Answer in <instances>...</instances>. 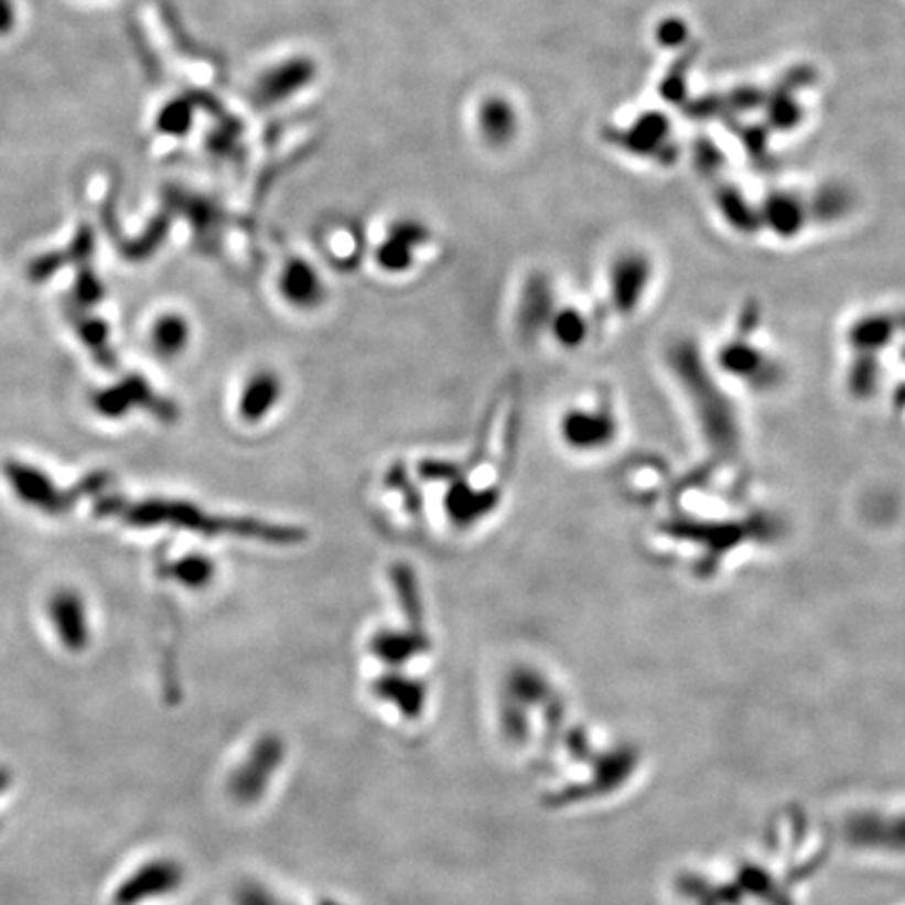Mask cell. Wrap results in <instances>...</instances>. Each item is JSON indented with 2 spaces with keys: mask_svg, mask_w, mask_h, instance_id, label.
Segmentation results:
<instances>
[{
  "mask_svg": "<svg viewBox=\"0 0 905 905\" xmlns=\"http://www.w3.org/2000/svg\"><path fill=\"white\" fill-rule=\"evenodd\" d=\"M497 504L495 491L474 493L470 486L455 485L446 495V509L457 525H472L483 518Z\"/></svg>",
  "mask_w": 905,
  "mask_h": 905,
  "instance_id": "7",
  "label": "cell"
},
{
  "mask_svg": "<svg viewBox=\"0 0 905 905\" xmlns=\"http://www.w3.org/2000/svg\"><path fill=\"white\" fill-rule=\"evenodd\" d=\"M281 292L295 306H315L321 300V279L304 260H292L281 274Z\"/></svg>",
  "mask_w": 905,
  "mask_h": 905,
  "instance_id": "5",
  "label": "cell"
},
{
  "mask_svg": "<svg viewBox=\"0 0 905 905\" xmlns=\"http://www.w3.org/2000/svg\"><path fill=\"white\" fill-rule=\"evenodd\" d=\"M478 132L491 146H506L516 130V116L506 99L488 97L483 99L476 111Z\"/></svg>",
  "mask_w": 905,
  "mask_h": 905,
  "instance_id": "4",
  "label": "cell"
},
{
  "mask_svg": "<svg viewBox=\"0 0 905 905\" xmlns=\"http://www.w3.org/2000/svg\"><path fill=\"white\" fill-rule=\"evenodd\" d=\"M315 78V65L304 57H292L288 62L269 67L258 80V99L269 104H281L300 93Z\"/></svg>",
  "mask_w": 905,
  "mask_h": 905,
  "instance_id": "3",
  "label": "cell"
},
{
  "mask_svg": "<svg viewBox=\"0 0 905 905\" xmlns=\"http://www.w3.org/2000/svg\"><path fill=\"white\" fill-rule=\"evenodd\" d=\"M279 397V381L271 374H260L248 384L241 397V416L248 421H258Z\"/></svg>",
  "mask_w": 905,
  "mask_h": 905,
  "instance_id": "8",
  "label": "cell"
},
{
  "mask_svg": "<svg viewBox=\"0 0 905 905\" xmlns=\"http://www.w3.org/2000/svg\"><path fill=\"white\" fill-rule=\"evenodd\" d=\"M378 690L384 698L388 696V698H397L399 702H402L400 707L407 713H416L418 709H421V690L416 683L400 681V679H381Z\"/></svg>",
  "mask_w": 905,
  "mask_h": 905,
  "instance_id": "13",
  "label": "cell"
},
{
  "mask_svg": "<svg viewBox=\"0 0 905 905\" xmlns=\"http://www.w3.org/2000/svg\"><path fill=\"white\" fill-rule=\"evenodd\" d=\"M15 23V13H13V2L11 0H0V34L9 32Z\"/></svg>",
  "mask_w": 905,
  "mask_h": 905,
  "instance_id": "17",
  "label": "cell"
},
{
  "mask_svg": "<svg viewBox=\"0 0 905 905\" xmlns=\"http://www.w3.org/2000/svg\"><path fill=\"white\" fill-rule=\"evenodd\" d=\"M260 761H262V769H267V765H274L277 761H279V755H281V748H279V744L274 742V740H269V742H265L260 748ZM269 774H265V772H254V774H241L239 776V782H237V788L239 790H244L246 793V797L250 799L254 797L258 790H260V782H265Z\"/></svg>",
  "mask_w": 905,
  "mask_h": 905,
  "instance_id": "14",
  "label": "cell"
},
{
  "mask_svg": "<svg viewBox=\"0 0 905 905\" xmlns=\"http://www.w3.org/2000/svg\"><path fill=\"white\" fill-rule=\"evenodd\" d=\"M425 239V231L416 223H400L397 225L390 239L378 250L379 265L386 271H405L411 265V248L420 246Z\"/></svg>",
  "mask_w": 905,
  "mask_h": 905,
  "instance_id": "6",
  "label": "cell"
},
{
  "mask_svg": "<svg viewBox=\"0 0 905 905\" xmlns=\"http://www.w3.org/2000/svg\"><path fill=\"white\" fill-rule=\"evenodd\" d=\"M425 648V639L421 633L416 635H400V633H384L374 642V653L388 662H405L413 654Z\"/></svg>",
  "mask_w": 905,
  "mask_h": 905,
  "instance_id": "10",
  "label": "cell"
},
{
  "mask_svg": "<svg viewBox=\"0 0 905 905\" xmlns=\"http://www.w3.org/2000/svg\"><path fill=\"white\" fill-rule=\"evenodd\" d=\"M190 327L187 321L179 315L160 316V321L153 325L151 342L153 348L160 357H174L187 346Z\"/></svg>",
  "mask_w": 905,
  "mask_h": 905,
  "instance_id": "9",
  "label": "cell"
},
{
  "mask_svg": "<svg viewBox=\"0 0 905 905\" xmlns=\"http://www.w3.org/2000/svg\"><path fill=\"white\" fill-rule=\"evenodd\" d=\"M46 612L49 623L53 625L65 650L83 653L90 642V623L83 595L74 590L55 591L49 597Z\"/></svg>",
  "mask_w": 905,
  "mask_h": 905,
  "instance_id": "2",
  "label": "cell"
},
{
  "mask_svg": "<svg viewBox=\"0 0 905 905\" xmlns=\"http://www.w3.org/2000/svg\"><path fill=\"white\" fill-rule=\"evenodd\" d=\"M191 118H193V114H191L190 104L183 101V99H176V101H172L162 109V114L158 118V127L162 132L181 137L191 127Z\"/></svg>",
  "mask_w": 905,
  "mask_h": 905,
  "instance_id": "15",
  "label": "cell"
},
{
  "mask_svg": "<svg viewBox=\"0 0 905 905\" xmlns=\"http://www.w3.org/2000/svg\"><path fill=\"white\" fill-rule=\"evenodd\" d=\"M392 577H395V585L399 591L402 608L407 612V616L411 618V623L416 625V629H418V627H421V604L413 572L407 567H397L392 572Z\"/></svg>",
  "mask_w": 905,
  "mask_h": 905,
  "instance_id": "12",
  "label": "cell"
},
{
  "mask_svg": "<svg viewBox=\"0 0 905 905\" xmlns=\"http://www.w3.org/2000/svg\"><path fill=\"white\" fill-rule=\"evenodd\" d=\"M556 332H558V337H560L562 342H567V344L579 342V340H581V332H583L581 319L577 315H572V313H564V315L556 321Z\"/></svg>",
  "mask_w": 905,
  "mask_h": 905,
  "instance_id": "16",
  "label": "cell"
},
{
  "mask_svg": "<svg viewBox=\"0 0 905 905\" xmlns=\"http://www.w3.org/2000/svg\"><path fill=\"white\" fill-rule=\"evenodd\" d=\"M183 883V870L179 863L158 860L141 865L125 883L114 891L111 904L141 905L149 899H158L174 893Z\"/></svg>",
  "mask_w": 905,
  "mask_h": 905,
  "instance_id": "1",
  "label": "cell"
},
{
  "mask_svg": "<svg viewBox=\"0 0 905 905\" xmlns=\"http://www.w3.org/2000/svg\"><path fill=\"white\" fill-rule=\"evenodd\" d=\"M212 572H214V567H212L211 560H208V558H200V556L185 558V560L176 562V564L170 569V574H172L176 581H181L183 585L193 588V590L206 585L212 579Z\"/></svg>",
  "mask_w": 905,
  "mask_h": 905,
  "instance_id": "11",
  "label": "cell"
},
{
  "mask_svg": "<svg viewBox=\"0 0 905 905\" xmlns=\"http://www.w3.org/2000/svg\"><path fill=\"white\" fill-rule=\"evenodd\" d=\"M13 784V774L9 767H0V795H4Z\"/></svg>",
  "mask_w": 905,
  "mask_h": 905,
  "instance_id": "18",
  "label": "cell"
}]
</instances>
